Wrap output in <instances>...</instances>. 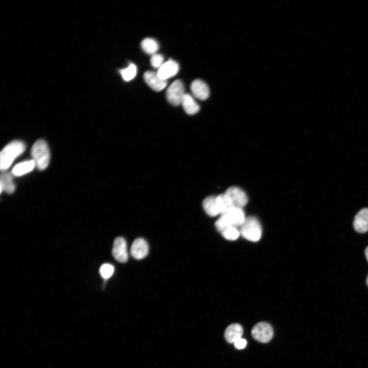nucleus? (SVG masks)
Listing matches in <instances>:
<instances>
[{"instance_id": "obj_1", "label": "nucleus", "mask_w": 368, "mask_h": 368, "mask_svg": "<svg viewBox=\"0 0 368 368\" xmlns=\"http://www.w3.org/2000/svg\"><path fill=\"white\" fill-rule=\"evenodd\" d=\"M26 148L24 143L20 141H13L7 145L0 155V169H9L15 159L22 154Z\"/></svg>"}, {"instance_id": "obj_2", "label": "nucleus", "mask_w": 368, "mask_h": 368, "mask_svg": "<svg viewBox=\"0 0 368 368\" xmlns=\"http://www.w3.org/2000/svg\"><path fill=\"white\" fill-rule=\"evenodd\" d=\"M31 155L37 168L43 170L48 166L50 159V150L44 140H38L31 150Z\"/></svg>"}, {"instance_id": "obj_3", "label": "nucleus", "mask_w": 368, "mask_h": 368, "mask_svg": "<svg viewBox=\"0 0 368 368\" xmlns=\"http://www.w3.org/2000/svg\"><path fill=\"white\" fill-rule=\"evenodd\" d=\"M239 231L243 238L254 242L259 241L262 234V228L259 222L256 218L252 217L245 219Z\"/></svg>"}, {"instance_id": "obj_4", "label": "nucleus", "mask_w": 368, "mask_h": 368, "mask_svg": "<svg viewBox=\"0 0 368 368\" xmlns=\"http://www.w3.org/2000/svg\"><path fill=\"white\" fill-rule=\"evenodd\" d=\"M186 94L185 87L182 82L179 80H176L167 88L166 96L169 104L174 106H178L181 104Z\"/></svg>"}, {"instance_id": "obj_5", "label": "nucleus", "mask_w": 368, "mask_h": 368, "mask_svg": "<svg viewBox=\"0 0 368 368\" xmlns=\"http://www.w3.org/2000/svg\"><path fill=\"white\" fill-rule=\"evenodd\" d=\"M252 335L253 338L257 341L266 343L272 338L273 330L269 324L266 322H260L253 328Z\"/></svg>"}, {"instance_id": "obj_6", "label": "nucleus", "mask_w": 368, "mask_h": 368, "mask_svg": "<svg viewBox=\"0 0 368 368\" xmlns=\"http://www.w3.org/2000/svg\"><path fill=\"white\" fill-rule=\"evenodd\" d=\"M112 255L118 262L126 263L129 259L127 244L125 238L118 237L115 239L113 244Z\"/></svg>"}, {"instance_id": "obj_7", "label": "nucleus", "mask_w": 368, "mask_h": 368, "mask_svg": "<svg viewBox=\"0 0 368 368\" xmlns=\"http://www.w3.org/2000/svg\"><path fill=\"white\" fill-rule=\"evenodd\" d=\"M221 215L226 219L232 226L236 228L241 227L246 219L242 208L234 206Z\"/></svg>"}, {"instance_id": "obj_8", "label": "nucleus", "mask_w": 368, "mask_h": 368, "mask_svg": "<svg viewBox=\"0 0 368 368\" xmlns=\"http://www.w3.org/2000/svg\"><path fill=\"white\" fill-rule=\"evenodd\" d=\"M144 79L147 84L153 90L159 91L167 85V80L162 79L157 72L147 71L144 74Z\"/></svg>"}, {"instance_id": "obj_9", "label": "nucleus", "mask_w": 368, "mask_h": 368, "mask_svg": "<svg viewBox=\"0 0 368 368\" xmlns=\"http://www.w3.org/2000/svg\"><path fill=\"white\" fill-rule=\"evenodd\" d=\"M225 194L230 198L234 207L242 208L248 202L247 195L239 188H230L226 191Z\"/></svg>"}, {"instance_id": "obj_10", "label": "nucleus", "mask_w": 368, "mask_h": 368, "mask_svg": "<svg viewBox=\"0 0 368 368\" xmlns=\"http://www.w3.org/2000/svg\"><path fill=\"white\" fill-rule=\"evenodd\" d=\"M149 247L147 242L143 238L136 239L131 249L132 256L137 260L144 258L148 254Z\"/></svg>"}, {"instance_id": "obj_11", "label": "nucleus", "mask_w": 368, "mask_h": 368, "mask_svg": "<svg viewBox=\"0 0 368 368\" xmlns=\"http://www.w3.org/2000/svg\"><path fill=\"white\" fill-rule=\"evenodd\" d=\"M178 71L179 65L176 61L169 59L158 69L157 73L162 79L167 80L176 75Z\"/></svg>"}, {"instance_id": "obj_12", "label": "nucleus", "mask_w": 368, "mask_h": 368, "mask_svg": "<svg viewBox=\"0 0 368 368\" xmlns=\"http://www.w3.org/2000/svg\"><path fill=\"white\" fill-rule=\"evenodd\" d=\"M191 88L195 97L201 101H205L209 97V88L202 80H194L191 84Z\"/></svg>"}, {"instance_id": "obj_13", "label": "nucleus", "mask_w": 368, "mask_h": 368, "mask_svg": "<svg viewBox=\"0 0 368 368\" xmlns=\"http://www.w3.org/2000/svg\"><path fill=\"white\" fill-rule=\"evenodd\" d=\"M354 228L358 233H363L368 231V208L360 210L354 218Z\"/></svg>"}, {"instance_id": "obj_14", "label": "nucleus", "mask_w": 368, "mask_h": 368, "mask_svg": "<svg viewBox=\"0 0 368 368\" xmlns=\"http://www.w3.org/2000/svg\"><path fill=\"white\" fill-rule=\"evenodd\" d=\"M243 332V328L240 324H231L225 331V339L229 343H234L237 340L241 338Z\"/></svg>"}, {"instance_id": "obj_15", "label": "nucleus", "mask_w": 368, "mask_h": 368, "mask_svg": "<svg viewBox=\"0 0 368 368\" xmlns=\"http://www.w3.org/2000/svg\"><path fill=\"white\" fill-rule=\"evenodd\" d=\"M203 206L205 212L210 217H214L221 214L216 197L210 196L206 198L203 201Z\"/></svg>"}, {"instance_id": "obj_16", "label": "nucleus", "mask_w": 368, "mask_h": 368, "mask_svg": "<svg viewBox=\"0 0 368 368\" xmlns=\"http://www.w3.org/2000/svg\"><path fill=\"white\" fill-rule=\"evenodd\" d=\"M16 190V187L13 181V175L8 172H4L1 175L0 179V192L1 194L3 191L11 194L14 193Z\"/></svg>"}, {"instance_id": "obj_17", "label": "nucleus", "mask_w": 368, "mask_h": 368, "mask_svg": "<svg viewBox=\"0 0 368 368\" xmlns=\"http://www.w3.org/2000/svg\"><path fill=\"white\" fill-rule=\"evenodd\" d=\"M184 111L189 115L197 114L200 109L199 105L194 99L189 94L184 96L181 104Z\"/></svg>"}, {"instance_id": "obj_18", "label": "nucleus", "mask_w": 368, "mask_h": 368, "mask_svg": "<svg viewBox=\"0 0 368 368\" xmlns=\"http://www.w3.org/2000/svg\"><path fill=\"white\" fill-rule=\"evenodd\" d=\"M36 166L34 160L27 161L17 164L13 169L12 174L21 176L32 171Z\"/></svg>"}, {"instance_id": "obj_19", "label": "nucleus", "mask_w": 368, "mask_h": 368, "mask_svg": "<svg viewBox=\"0 0 368 368\" xmlns=\"http://www.w3.org/2000/svg\"><path fill=\"white\" fill-rule=\"evenodd\" d=\"M141 47L146 53L152 55L156 54L159 49L158 42L151 38L144 39L141 42Z\"/></svg>"}, {"instance_id": "obj_20", "label": "nucleus", "mask_w": 368, "mask_h": 368, "mask_svg": "<svg viewBox=\"0 0 368 368\" xmlns=\"http://www.w3.org/2000/svg\"><path fill=\"white\" fill-rule=\"evenodd\" d=\"M216 199L221 214L225 213L234 206L231 199L225 193L217 196Z\"/></svg>"}, {"instance_id": "obj_21", "label": "nucleus", "mask_w": 368, "mask_h": 368, "mask_svg": "<svg viewBox=\"0 0 368 368\" xmlns=\"http://www.w3.org/2000/svg\"><path fill=\"white\" fill-rule=\"evenodd\" d=\"M137 67L134 64H131L129 67L120 71L123 79L126 81L132 80L137 74Z\"/></svg>"}, {"instance_id": "obj_22", "label": "nucleus", "mask_w": 368, "mask_h": 368, "mask_svg": "<svg viewBox=\"0 0 368 368\" xmlns=\"http://www.w3.org/2000/svg\"><path fill=\"white\" fill-rule=\"evenodd\" d=\"M222 235L226 239L229 240H235L239 236L240 233L236 227L231 226L221 233Z\"/></svg>"}, {"instance_id": "obj_23", "label": "nucleus", "mask_w": 368, "mask_h": 368, "mask_svg": "<svg viewBox=\"0 0 368 368\" xmlns=\"http://www.w3.org/2000/svg\"><path fill=\"white\" fill-rule=\"evenodd\" d=\"M114 272V266L110 264H104L100 268V273L105 280L110 279Z\"/></svg>"}, {"instance_id": "obj_24", "label": "nucleus", "mask_w": 368, "mask_h": 368, "mask_svg": "<svg viewBox=\"0 0 368 368\" xmlns=\"http://www.w3.org/2000/svg\"><path fill=\"white\" fill-rule=\"evenodd\" d=\"M150 63L153 68L159 69L164 64V57L160 54L153 55L150 59Z\"/></svg>"}, {"instance_id": "obj_25", "label": "nucleus", "mask_w": 368, "mask_h": 368, "mask_svg": "<svg viewBox=\"0 0 368 368\" xmlns=\"http://www.w3.org/2000/svg\"><path fill=\"white\" fill-rule=\"evenodd\" d=\"M247 343V342L246 340L240 338L234 343V345L237 349H242L244 348L245 346H246Z\"/></svg>"}, {"instance_id": "obj_26", "label": "nucleus", "mask_w": 368, "mask_h": 368, "mask_svg": "<svg viewBox=\"0 0 368 368\" xmlns=\"http://www.w3.org/2000/svg\"><path fill=\"white\" fill-rule=\"evenodd\" d=\"M365 257L366 258V259H367V260L368 261V246L365 249Z\"/></svg>"}, {"instance_id": "obj_27", "label": "nucleus", "mask_w": 368, "mask_h": 368, "mask_svg": "<svg viewBox=\"0 0 368 368\" xmlns=\"http://www.w3.org/2000/svg\"><path fill=\"white\" fill-rule=\"evenodd\" d=\"M367 285H368V278H367Z\"/></svg>"}]
</instances>
